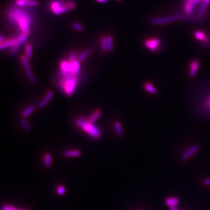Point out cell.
I'll list each match as a JSON object with an SVG mask.
<instances>
[{"label":"cell","instance_id":"cell-1","mask_svg":"<svg viewBox=\"0 0 210 210\" xmlns=\"http://www.w3.org/2000/svg\"><path fill=\"white\" fill-rule=\"evenodd\" d=\"M8 17L12 22L18 25L22 33L28 36L32 22L31 16L28 13L23 10L15 9L9 12Z\"/></svg>","mask_w":210,"mask_h":210},{"label":"cell","instance_id":"cell-2","mask_svg":"<svg viewBox=\"0 0 210 210\" xmlns=\"http://www.w3.org/2000/svg\"><path fill=\"white\" fill-rule=\"evenodd\" d=\"M75 124L93 138L98 139L102 135L99 128L90 123L89 120H87L84 117H81L77 119L75 121Z\"/></svg>","mask_w":210,"mask_h":210},{"label":"cell","instance_id":"cell-3","mask_svg":"<svg viewBox=\"0 0 210 210\" xmlns=\"http://www.w3.org/2000/svg\"><path fill=\"white\" fill-rule=\"evenodd\" d=\"M78 78H73L68 79L63 83L58 84L60 90L68 96H72L75 91L78 84Z\"/></svg>","mask_w":210,"mask_h":210},{"label":"cell","instance_id":"cell-4","mask_svg":"<svg viewBox=\"0 0 210 210\" xmlns=\"http://www.w3.org/2000/svg\"><path fill=\"white\" fill-rule=\"evenodd\" d=\"M183 19V17L180 15L177 14L172 16L165 17H159L154 18L151 20V23L152 24L155 25H161L166 24L168 23H171L173 22L178 21Z\"/></svg>","mask_w":210,"mask_h":210},{"label":"cell","instance_id":"cell-5","mask_svg":"<svg viewBox=\"0 0 210 210\" xmlns=\"http://www.w3.org/2000/svg\"><path fill=\"white\" fill-rule=\"evenodd\" d=\"M203 1V0H185L183 6L184 15L186 17L192 16L196 6L198 4H201Z\"/></svg>","mask_w":210,"mask_h":210},{"label":"cell","instance_id":"cell-6","mask_svg":"<svg viewBox=\"0 0 210 210\" xmlns=\"http://www.w3.org/2000/svg\"><path fill=\"white\" fill-rule=\"evenodd\" d=\"M20 60L22 63L23 67H24L25 69L26 74L27 77L28 78V79L29 80V81L32 84H35L36 83V78H35V77H34L33 73L31 71L30 66L29 63V59L26 57V55H22L20 56Z\"/></svg>","mask_w":210,"mask_h":210},{"label":"cell","instance_id":"cell-7","mask_svg":"<svg viewBox=\"0 0 210 210\" xmlns=\"http://www.w3.org/2000/svg\"><path fill=\"white\" fill-rule=\"evenodd\" d=\"M144 46L151 52H158L160 46V39L157 38H148L144 41Z\"/></svg>","mask_w":210,"mask_h":210},{"label":"cell","instance_id":"cell-8","mask_svg":"<svg viewBox=\"0 0 210 210\" xmlns=\"http://www.w3.org/2000/svg\"><path fill=\"white\" fill-rule=\"evenodd\" d=\"M51 8L53 13L55 15H60L69 10L65 5V4H63V3L58 1L52 3L51 4Z\"/></svg>","mask_w":210,"mask_h":210},{"label":"cell","instance_id":"cell-9","mask_svg":"<svg viewBox=\"0 0 210 210\" xmlns=\"http://www.w3.org/2000/svg\"><path fill=\"white\" fill-rule=\"evenodd\" d=\"M28 36L25 34L22 33L19 34V36L17 38L15 39V43L13 48H11V53L12 54H15L19 50L20 47L22 45V44L24 43L26 39Z\"/></svg>","mask_w":210,"mask_h":210},{"label":"cell","instance_id":"cell-10","mask_svg":"<svg viewBox=\"0 0 210 210\" xmlns=\"http://www.w3.org/2000/svg\"><path fill=\"white\" fill-rule=\"evenodd\" d=\"M200 67V62L197 60H193L189 63V75L190 78H193L197 74Z\"/></svg>","mask_w":210,"mask_h":210},{"label":"cell","instance_id":"cell-11","mask_svg":"<svg viewBox=\"0 0 210 210\" xmlns=\"http://www.w3.org/2000/svg\"><path fill=\"white\" fill-rule=\"evenodd\" d=\"M195 38L200 42H202L204 44L207 45L210 43V39L201 30H196L194 33Z\"/></svg>","mask_w":210,"mask_h":210},{"label":"cell","instance_id":"cell-12","mask_svg":"<svg viewBox=\"0 0 210 210\" xmlns=\"http://www.w3.org/2000/svg\"><path fill=\"white\" fill-rule=\"evenodd\" d=\"M199 149V148L197 145H193L190 147L188 150H186L182 155V159L183 160H188L191 158L193 155H194Z\"/></svg>","mask_w":210,"mask_h":210},{"label":"cell","instance_id":"cell-13","mask_svg":"<svg viewBox=\"0 0 210 210\" xmlns=\"http://www.w3.org/2000/svg\"><path fill=\"white\" fill-rule=\"evenodd\" d=\"M53 96H54V92L52 90H49L48 93H47L46 96L44 97V99L38 103V108L41 109V108L45 107L46 105L48 104V103L51 100V99L53 98Z\"/></svg>","mask_w":210,"mask_h":210},{"label":"cell","instance_id":"cell-14","mask_svg":"<svg viewBox=\"0 0 210 210\" xmlns=\"http://www.w3.org/2000/svg\"><path fill=\"white\" fill-rule=\"evenodd\" d=\"M144 89L148 93H151V94L155 95L158 93V90L157 88L152 83H149V82H146L143 85Z\"/></svg>","mask_w":210,"mask_h":210},{"label":"cell","instance_id":"cell-15","mask_svg":"<svg viewBox=\"0 0 210 210\" xmlns=\"http://www.w3.org/2000/svg\"><path fill=\"white\" fill-rule=\"evenodd\" d=\"M15 43V39H9L4 41L2 43L0 44V49L4 50L7 48H12Z\"/></svg>","mask_w":210,"mask_h":210},{"label":"cell","instance_id":"cell-16","mask_svg":"<svg viewBox=\"0 0 210 210\" xmlns=\"http://www.w3.org/2000/svg\"><path fill=\"white\" fill-rule=\"evenodd\" d=\"M82 154L81 151L77 149L66 150L63 152V155L66 157H78Z\"/></svg>","mask_w":210,"mask_h":210},{"label":"cell","instance_id":"cell-17","mask_svg":"<svg viewBox=\"0 0 210 210\" xmlns=\"http://www.w3.org/2000/svg\"><path fill=\"white\" fill-rule=\"evenodd\" d=\"M114 130L117 135L119 137H122L123 134V127L121 123L119 121H116L114 123Z\"/></svg>","mask_w":210,"mask_h":210},{"label":"cell","instance_id":"cell-18","mask_svg":"<svg viewBox=\"0 0 210 210\" xmlns=\"http://www.w3.org/2000/svg\"><path fill=\"white\" fill-rule=\"evenodd\" d=\"M92 53V50L90 49H86L85 50H84V52H82L78 56L77 58V60L80 62V61H83L84 60H85L86 58L91 54Z\"/></svg>","mask_w":210,"mask_h":210},{"label":"cell","instance_id":"cell-19","mask_svg":"<svg viewBox=\"0 0 210 210\" xmlns=\"http://www.w3.org/2000/svg\"><path fill=\"white\" fill-rule=\"evenodd\" d=\"M166 204L170 207H176L179 204V199L176 197H169L166 200Z\"/></svg>","mask_w":210,"mask_h":210},{"label":"cell","instance_id":"cell-20","mask_svg":"<svg viewBox=\"0 0 210 210\" xmlns=\"http://www.w3.org/2000/svg\"><path fill=\"white\" fill-rule=\"evenodd\" d=\"M102 115V111L100 110H96L94 112L89 119V122L92 124L94 123Z\"/></svg>","mask_w":210,"mask_h":210},{"label":"cell","instance_id":"cell-21","mask_svg":"<svg viewBox=\"0 0 210 210\" xmlns=\"http://www.w3.org/2000/svg\"><path fill=\"white\" fill-rule=\"evenodd\" d=\"M208 5L209 4H206L203 1V3L201 4L200 7L198 8V9L197 11V15L200 17L203 15L208 8Z\"/></svg>","mask_w":210,"mask_h":210},{"label":"cell","instance_id":"cell-22","mask_svg":"<svg viewBox=\"0 0 210 210\" xmlns=\"http://www.w3.org/2000/svg\"><path fill=\"white\" fill-rule=\"evenodd\" d=\"M44 163L46 168H50L52 165V157L50 154H46L44 157Z\"/></svg>","mask_w":210,"mask_h":210},{"label":"cell","instance_id":"cell-23","mask_svg":"<svg viewBox=\"0 0 210 210\" xmlns=\"http://www.w3.org/2000/svg\"><path fill=\"white\" fill-rule=\"evenodd\" d=\"M32 49L33 47L31 44L28 43L25 46V54L26 57L28 58L29 60L32 59L33 53H32Z\"/></svg>","mask_w":210,"mask_h":210},{"label":"cell","instance_id":"cell-24","mask_svg":"<svg viewBox=\"0 0 210 210\" xmlns=\"http://www.w3.org/2000/svg\"><path fill=\"white\" fill-rule=\"evenodd\" d=\"M34 110V106L33 105H30L28 106L22 112V116L24 118H28Z\"/></svg>","mask_w":210,"mask_h":210},{"label":"cell","instance_id":"cell-25","mask_svg":"<svg viewBox=\"0 0 210 210\" xmlns=\"http://www.w3.org/2000/svg\"><path fill=\"white\" fill-rule=\"evenodd\" d=\"M108 39V52H111L113 49V37L112 35H109L107 37Z\"/></svg>","mask_w":210,"mask_h":210},{"label":"cell","instance_id":"cell-26","mask_svg":"<svg viewBox=\"0 0 210 210\" xmlns=\"http://www.w3.org/2000/svg\"><path fill=\"white\" fill-rule=\"evenodd\" d=\"M101 49L103 52H108V39L107 37H103L101 40Z\"/></svg>","mask_w":210,"mask_h":210},{"label":"cell","instance_id":"cell-27","mask_svg":"<svg viewBox=\"0 0 210 210\" xmlns=\"http://www.w3.org/2000/svg\"><path fill=\"white\" fill-rule=\"evenodd\" d=\"M20 124L22 125V127H23V129H24L25 131H29L30 130V125L29 124V123L24 119H22L20 120Z\"/></svg>","mask_w":210,"mask_h":210},{"label":"cell","instance_id":"cell-28","mask_svg":"<svg viewBox=\"0 0 210 210\" xmlns=\"http://www.w3.org/2000/svg\"><path fill=\"white\" fill-rule=\"evenodd\" d=\"M57 193L58 194L60 195H63L65 193V189L64 186L60 185L59 186H58V188L57 189Z\"/></svg>","mask_w":210,"mask_h":210},{"label":"cell","instance_id":"cell-29","mask_svg":"<svg viewBox=\"0 0 210 210\" xmlns=\"http://www.w3.org/2000/svg\"><path fill=\"white\" fill-rule=\"evenodd\" d=\"M29 1V0H17L15 4L17 5L19 7H24L26 5L27 3Z\"/></svg>","mask_w":210,"mask_h":210},{"label":"cell","instance_id":"cell-30","mask_svg":"<svg viewBox=\"0 0 210 210\" xmlns=\"http://www.w3.org/2000/svg\"><path fill=\"white\" fill-rule=\"evenodd\" d=\"M73 27L76 29L78 31H83L84 30V28L83 26V25H81L80 23H77V22H75V23H73V25H72Z\"/></svg>","mask_w":210,"mask_h":210},{"label":"cell","instance_id":"cell-31","mask_svg":"<svg viewBox=\"0 0 210 210\" xmlns=\"http://www.w3.org/2000/svg\"><path fill=\"white\" fill-rule=\"evenodd\" d=\"M26 5L31 7H37L39 5V3L36 0H29L27 3Z\"/></svg>","mask_w":210,"mask_h":210},{"label":"cell","instance_id":"cell-32","mask_svg":"<svg viewBox=\"0 0 210 210\" xmlns=\"http://www.w3.org/2000/svg\"><path fill=\"white\" fill-rule=\"evenodd\" d=\"M2 209L3 210H19L13 206H8L7 205H3L2 207ZM21 210H23V209H21Z\"/></svg>","mask_w":210,"mask_h":210},{"label":"cell","instance_id":"cell-33","mask_svg":"<svg viewBox=\"0 0 210 210\" xmlns=\"http://www.w3.org/2000/svg\"><path fill=\"white\" fill-rule=\"evenodd\" d=\"M75 58H76V54L75 52H72L71 53L69 57V61H74L75 60Z\"/></svg>","mask_w":210,"mask_h":210},{"label":"cell","instance_id":"cell-34","mask_svg":"<svg viewBox=\"0 0 210 210\" xmlns=\"http://www.w3.org/2000/svg\"><path fill=\"white\" fill-rule=\"evenodd\" d=\"M204 183L207 185V186H208L210 184V179L209 178H207L205 179L204 180Z\"/></svg>","mask_w":210,"mask_h":210},{"label":"cell","instance_id":"cell-35","mask_svg":"<svg viewBox=\"0 0 210 210\" xmlns=\"http://www.w3.org/2000/svg\"><path fill=\"white\" fill-rule=\"evenodd\" d=\"M206 104H207V106L209 108H210V97H209V98H208V99H207V102H206Z\"/></svg>","mask_w":210,"mask_h":210},{"label":"cell","instance_id":"cell-36","mask_svg":"<svg viewBox=\"0 0 210 210\" xmlns=\"http://www.w3.org/2000/svg\"><path fill=\"white\" fill-rule=\"evenodd\" d=\"M4 36H3V34H1V36H0V43H2L4 42Z\"/></svg>","mask_w":210,"mask_h":210},{"label":"cell","instance_id":"cell-37","mask_svg":"<svg viewBox=\"0 0 210 210\" xmlns=\"http://www.w3.org/2000/svg\"><path fill=\"white\" fill-rule=\"evenodd\" d=\"M96 1L99 3H105L108 1V0H96Z\"/></svg>","mask_w":210,"mask_h":210},{"label":"cell","instance_id":"cell-38","mask_svg":"<svg viewBox=\"0 0 210 210\" xmlns=\"http://www.w3.org/2000/svg\"><path fill=\"white\" fill-rule=\"evenodd\" d=\"M203 2L206 3V4H209V3H210V0H203Z\"/></svg>","mask_w":210,"mask_h":210},{"label":"cell","instance_id":"cell-39","mask_svg":"<svg viewBox=\"0 0 210 210\" xmlns=\"http://www.w3.org/2000/svg\"><path fill=\"white\" fill-rule=\"evenodd\" d=\"M118 1H122V0H118Z\"/></svg>","mask_w":210,"mask_h":210}]
</instances>
